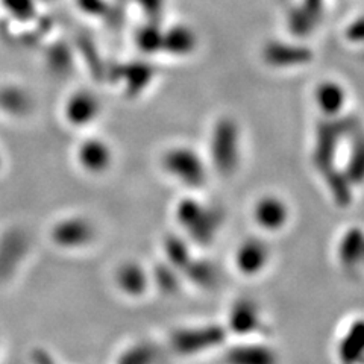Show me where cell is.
I'll return each instance as SVG.
<instances>
[{
	"instance_id": "cell-4",
	"label": "cell",
	"mask_w": 364,
	"mask_h": 364,
	"mask_svg": "<svg viewBox=\"0 0 364 364\" xmlns=\"http://www.w3.org/2000/svg\"><path fill=\"white\" fill-rule=\"evenodd\" d=\"M214 331L211 329H187V331H179L172 337V346L178 354H195L196 350L210 346L213 343Z\"/></svg>"
},
{
	"instance_id": "cell-1",
	"label": "cell",
	"mask_w": 364,
	"mask_h": 364,
	"mask_svg": "<svg viewBox=\"0 0 364 364\" xmlns=\"http://www.w3.org/2000/svg\"><path fill=\"white\" fill-rule=\"evenodd\" d=\"M96 231L91 222L82 218H72L56 223L52 230V240L65 249H79L95 240Z\"/></svg>"
},
{
	"instance_id": "cell-10",
	"label": "cell",
	"mask_w": 364,
	"mask_h": 364,
	"mask_svg": "<svg viewBox=\"0 0 364 364\" xmlns=\"http://www.w3.org/2000/svg\"><path fill=\"white\" fill-rule=\"evenodd\" d=\"M37 364H55V363L50 360V357H46L43 354H38L37 355Z\"/></svg>"
},
{
	"instance_id": "cell-3",
	"label": "cell",
	"mask_w": 364,
	"mask_h": 364,
	"mask_svg": "<svg viewBox=\"0 0 364 364\" xmlns=\"http://www.w3.org/2000/svg\"><path fill=\"white\" fill-rule=\"evenodd\" d=\"M147 273L136 263H123L116 272V284L117 287L128 296H140L147 289Z\"/></svg>"
},
{
	"instance_id": "cell-8",
	"label": "cell",
	"mask_w": 364,
	"mask_h": 364,
	"mask_svg": "<svg viewBox=\"0 0 364 364\" xmlns=\"http://www.w3.org/2000/svg\"><path fill=\"white\" fill-rule=\"evenodd\" d=\"M267 259L266 249L261 246L258 242H246L242 245L240 250L237 254V264L238 269L245 270L247 273H254L261 269Z\"/></svg>"
},
{
	"instance_id": "cell-2",
	"label": "cell",
	"mask_w": 364,
	"mask_h": 364,
	"mask_svg": "<svg viewBox=\"0 0 364 364\" xmlns=\"http://www.w3.org/2000/svg\"><path fill=\"white\" fill-rule=\"evenodd\" d=\"M164 164L170 173L188 186H199L203 178V170L198 158L187 151L170 152Z\"/></svg>"
},
{
	"instance_id": "cell-9",
	"label": "cell",
	"mask_w": 364,
	"mask_h": 364,
	"mask_svg": "<svg viewBox=\"0 0 364 364\" xmlns=\"http://www.w3.org/2000/svg\"><path fill=\"white\" fill-rule=\"evenodd\" d=\"M155 350L149 345H135L120 355L117 364H154Z\"/></svg>"
},
{
	"instance_id": "cell-6",
	"label": "cell",
	"mask_w": 364,
	"mask_h": 364,
	"mask_svg": "<svg viewBox=\"0 0 364 364\" xmlns=\"http://www.w3.org/2000/svg\"><path fill=\"white\" fill-rule=\"evenodd\" d=\"M79 161L88 172H102L111 161L108 147L100 141H87L79 151Z\"/></svg>"
},
{
	"instance_id": "cell-5",
	"label": "cell",
	"mask_w": 364,
	"mask_h": 364,
	"mask_svg": "<svg viewBox=\"0 0 364 364\" xmlns=\"http://www.w3.org/2000/svg\"><path fill=\"white\" fill-rule=\"evenodd\" d=\"M255 215L261 226L269 228V230H277V228H281L286 223L287 208L281 200L275 198H266L257 205Z\"/></svg>"
},
{
	"instance_id": "cell-7",
	"label": "cell",
	"mask_w": 364,
	"mask_h": 364,
	"mask_svg": "<svg viewBox=\"0 0 364 364\" xmlns=\"http://www.w3.org/2000/svg\"><path fill=\"white\" fill-rule=\"evenodd\" d=\"M97 102L91 95L82 93L72 97L67 105V116L75 124H85L96 116Z\"/></svg>"
}]
</instances>
